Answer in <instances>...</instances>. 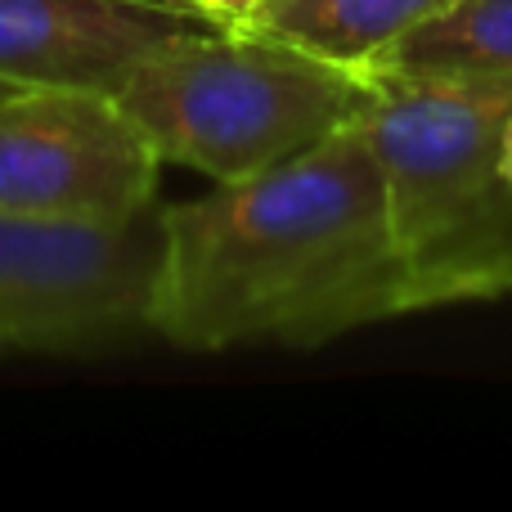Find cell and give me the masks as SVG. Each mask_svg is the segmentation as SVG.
<instances>
[{
	"mask_svg": "<svg viewBox=\"0 0 512 512\" xmlns=\"http://www.w3.org/2000/svg\"><path fill=\"white\" fill-rule=\"evenodd\" d=\"M0 90H9V86H0Z\"/></svg>",
	"mask_w": 512,
	"mask_h": 512,
	"instance_id": "obj_12",
	"label": "cell"
},
{
	"mask_svg": "<svg viewBox=\"0 0 512 512\" xmlns=\"http://www.w3.org/2000/svg\"><path fill=\"white\" fill-rule=\"evenodd\" d=\"M167 5L185 9V14H194L198 23L216 27V32H243V27H252L256 9L265 0H167Z\"/></svg>",
	"mask_w": 512,
	"mask_h": 512,
	"instance_id": "obj_9",
	"label": "cell"
},
{
	"mask_svg": "<svg viewBox=\"0 0 512 512\" xmlns=\"http://www.w3.org/2000/svg\"><path fill=\"white\" fill-rule=\"evenodd\" d=\"M158 216L149 333L180 351L319 346L414 310L378 162L355 122Z\"/></svg>",
	"mask_w": 512,
	"mask_h": 512,
	"instance_id": "obj_1",
	"label": "cell"
},
{
	"mask_svg": "<svg viewBox=\"0 0 512 512\" xmlns=\"http://www.w3.org/2000/svg\"><path fill=\"white\" fill-rule=\"evenodd\" d=\"M158 261V207L126 225L0 212V346L86 355L149 333Z\"/></svg>",
	"mask_w": 512,
	"mask_h": 512,
	"instance_id": "obj_4",
	"label": "cell"
},
{
	"mask_svg": "<svg viewBox=\"0 0 512 512\" xmlns=\"http://www.w3.org/2000/svg\"><path fill=\"white\" fill-rule=\"evenodd\" d=\"M360 126L387 198L409 306L504 297L512 185L504 135L512 77H369Z\"/></svg>",
	"mask_w": 512,
	"mask_h": 512,
	"instance_id": "obj_2",
	"label": "cell"
},
{
	"mask_svg": "<svg viewBox=\"0 0 512 512\" xmlns=\"http://www.w3.org/2000/svg\"><path fill=\"white\" fill-rule=\"evenodd\" d=\"M369 86L360 72L256 27H194L135 63L117 99L162 162L230 185L283 167L351 126Z\"/></svg>",
	"mask_w": 512,
	"mask_h": 512,
	"instance_id": "obj_3",
	"label": "cell"
},
{
	"mask_svg": "<svg viewBox=\"0 0 512 512\" xmlns=\"http://www.w3.org/2000/svg\"><path fill=\"white\" fill-rule=\"evenodd\" d=\"M158 149L117 90H0V212L126 225L158 207Z\"/></svg>",
	"mask_w": 512,
	"mask_h": 512,
	"instance_id": "obj_5",
	"label": "cell"
},
{
	"mask_svg": "<svg viewBox=\"0 0 512 512\" xmlns=\"http://www.w3.org/2000/svg\"><path fill=\"white\" fill-rule=\"evenodd\" d=\"M194 14L167 0H0V86L117 90Z\"/></svg>",
	"mask_w": 512,
	"mask_h": 512,
	"instance_id": "obj_6",
	"label": "cell"
},
{
	"mask_svg": "<svg viewBox=\"0 0 512 512\" xmlns=\"http://www.w3.org/2000/svg\"><path fill=\"white\" fill-rule=\"evenodd\" d=\"M508 292H512V279H508Z\"/></svg>",
	"mask_w": 512,
	"mask_h": 512,
	"instance_id": "obj_11",
	"label": "cell"
},
{
	"mask_svg": "<svg viewBox=\"0 0 512 512\" xmlns=\"http://www.w3.org/2000/svg\"><path fill=\"white\" fill-rule=\"evenodd\" d=\"M369 77H512V0H450Z\"/></svg>",
	"mask_w": 512,
	"mask_h": 512,
	"instance_id": "obj_8",
	"label": "cell"
},
{
	"mask_svg": "<svg viewBox=\"0 0 512 512\" xmlns=\"http://www.w3.org/2000/svg\"><path fill=\"white\" fill-rule=\"evenodd\" d=\"M504 176H508V185H512V126H508V135H504Z\"/></svg>",
	"mask_w": 512,
	"mask_h": 512,
	"instance_id": "obj_10",
	"label": "cell"
},
{
	"mask_svg": "<svg viewBox=\"0 0 512 512\" xmlns=\"http://www.w3.org/2000/svg\"><path fill=\"white\" fill-rule=\"evenodd\" d=\"M450 0H265L252 27L369 77L382 54Z\"/></svg>",
	"mask_w": 512,
	"mask_h": 512,
	"instance_id": "obj_7",
	"label": "cell"
}]
</instances>
